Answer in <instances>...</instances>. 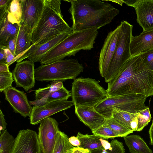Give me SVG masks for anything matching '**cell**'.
<instances>
[{
    "label": "cell",
    "instance_id": "cell-4",
    "mask_svg": "<svg viewBox=\"0 0 153 153\" xmlns=\"http://www.w3.org/2000/svg\"><path fill=\"white\" fill-rule=\"evenodd\" d=\"M45 0V7L42 16L32 35L30 47L42 45L57 36L72 33L73 30L63 18Z\"/></svg>",
    "mask_w": 153,
    "mask_h": 153
},
{
    "label": "cell",
    "instance_id": "cell-1",
    "mask_svg": "<svg viewBox=\"0 0 153 153\" xmlns=\"http://www.w3.org/2000/svg\"><path fill=\"white\" fill-rule=\"evenodd\" d=\"M107 97L140 94L147 97L153 95V72L138 55L131 56L117 75L108 83Z\"/></svg>",
    "mask_w": 153,
    "mask_h": 153
},
{
    "label": "cell",
    "instance_id": "cell-21",
    "mask_svg": "<svg viewBox=\"0 0 153 153\" xmlns=\"http://www.w3.org/2000/svg\"><path fill=\"white\" fill-rule=\"evenodd\" d=\"M8 12L0 20V47L17 36L20 24H12L8 19Z\"/></svg>",
    "mask_w": 153,
    "mask_h": 153
},
{
    "label": "cell",
    "instance_id": "cell-29",
    "mask_svg": "<svg viewBox=\"0 0 153 153\" xmlns=\"http://www.w3.org/2000/svg\"><path fill=\"white\" fill-rule=\"evenodd\" d=\"M63 86L62 81L56 80L51 81V85H48L45 88H39L35 91V100H40L50 93L57 91Z\"/></svg>",
    "mask_w": 153,
    "mask_h": 153
},
{
    "label": "cell",
    "instance_id": "cell-18",
    "mask_svg": "<svg viewBox=\"0 0 153 153\" xmlns=\"http://www.w3.org/2000/svg\"><path fill=\"white\" fill-rule=\"evenodd\" d=\"M75 107V113L79 120L91 131L102 126L106 119L97 111L94 107L78 106Z\"/></svg>",
    "mask_w": 153,
    "mask_h": 153
},
{
    "label": "cell",
    "instance_id": "cell-6",
    "mask_svg": "<svg viewBox=\"0 0 153 153\" xmlns=\"http://www.w3.org/2000/svg\"><path fill=\"white\" fill-rule=\"evenodd\" d=\"M100 81L90 78L74 79L71 92L75 107H94L107 97V92L99 84Z\"/></svg>",
    "mask_w": 153,
    "mask_h": 153
},
{
    "label": "cell",
    "instance_id": "cell-43",
    "mask_svg": "<svg viewBox=\"0 0 153 153\" xmlns=\"http://www.w3.org/2000/svg\"><path fill=\"white\" fill-rule=\"evenodd\" d=\"M74 153H91V151L88 149L80 147H74L73 150Z\"/></svg>",
    "mask_w": 153,
    "mask_h": 153
},
{
    "label": "cell",
    "instance_id": "cell-47",
    "mask_svg": "<svg viewBox=\"0 0 153 153\" xmlns=\"http://www.w3.org/2000/svg\"><path fill=\"white\" fill-rule=\"evenodd\" d=\"M137 117V116L131 122V127L133 131H137L138 124Z\"/></svg>",
    "mask_w": 153,
    "mask_h": 153
},
{
    "label": "cell",
    "instance_id": "cell-7",
    "mask_svg": "<svg viewBox=\"0 0 153 153\" xmlns=\"http://www.w3.org/2000/svg\"><path fill=\"white\" fill-rule=\"evenodd\" d=\"M147 97L133 94L106 97L94 107L95 110L106 119L112 117L114 109L137 114L146 108Z\"/></svg>",
    "mask_w": 153,
    "mask_h": 153
},
{
    "label": "cell",
    "instance_id": "cell-19",
    "mask_svg": "<svg viewBox=\"0 0 153 153\" xmlns=\"http://www.w3.org/2000/svg\"><path fill=\"white\" fill-rule=\"evenodd\" d=\"M153 49V29L132 36L130 43L131 56Z\"/></svg>",
    "mask_w": 153,
    "mask_h": 153
},
{
    "label": "cell",
    "instance_id": "cell-26",
    "mask_svg": "<svg viewBox=\"0 0 153 153\" xmlns=\"http://www.w3.org/2000/svg\"><path fill=\"white\" fill-rule=\"evenodd\" d=\"M137 114L138 113H131L114 108L113 111L112 117L128 129L133 131L131 123L137 116Z\"/></svg>",
    "mask_w": 153,
    "mask_h": 153
},
{
    "label": "cell",
    "instance_id": "cell-25",
    "mask_svg": "<svg viewBox=\"0 0 153 153\" xmlns=\"http://www.w3.org/2000/svg\"><path fill=\"white\" fill-rule=\"evenodd\" d=\"M76 137L81 143L80 148L88 149L90 151L101 148L102 146L100 138L94 135L84 134L78 132Z\"/></svg>",
    "mask_w": 153,
    "mask_h": 153
},
{
    "label": "cell",
    "instance_id": "cell-12",
    "mask_svg": "<svg viewBox=\"0 0 153 153\" xmlns=\"http://www.w3.org/2000/svg\"><path fill=\"white\" fill-rule=\"evenodd\" d=\"M22 10L21 23L32 32L41 19L45 7V0H20Z\"/></svg>",
    "mask_w": 153,
    "mask_h": 153
},
{
    "label": "cell",
    "instance_id": "cell-24",
    "mask_svg": "<svg viewBox=\"0 0 153 153\" xmlns=\"http://www.w3.org/2000/svg\"><path fill=\"white\" fill-rule=\"evenodd\" d=\"M68 136L60 131L57 133L52 153H69L75 147L70 143Z\"/></svg>",
    "mask_w": 153,
    "mask_h": 153
},
{
    "label": "cell",
    "instance_id": "cell-36",
    "mask_svg": "<svg viewBox=\"0 0 153 153\" xmlns=\"http://www.w3.org/2000/svg\"><path fill=\"white\" fill-rule=\"evenodd\" d=\"M12 0H0V20L8 12Z\"/></svg>",
    "mask_w": 153,
    "mask_h": 153
},
{
    "label": "cell",
    "instance_id": "cell-13",
    "mask_svg": "<svg viewBox=\"0 0 153 153\" xmlns=\"http://www.w3.org/2000/svg\"><path fill=\"white\" fill-rule=\"evenodd\" d=\"M34 63L24 60L17 63L12 74L16 87H21L26 92L33 88L35 83Z\"/></svg>",
    "mask_w": 153,
    "mask_h": 153
},
{
    "label": "cell",
    "instance_id": "cell-27",
    "mask_svg": "<svg viewBox=\"0 0 153 153\" xmlns=\"http://www.w3.org/2000/svg\"><path fill=\"white\" fill-rule=\"evenodd\" d=\"M8 21L12 24H21L22 10L20 0H12L7 14Z\"/></svg>",
    "mask_w": 153,
    "mask_h": 153
},
{
    "label": "cell",
    "instance_id": "cell-48",
    "mask_svg": "<svg viewBox=\"0 0 153 153\" xmlns=\"http://www.w3.org/2000/svg\"><path fill=\"white\" fill-rule=\"evenodd\" d=\"M137 0H123V3H125L127 5L132 7L135 3Z\"/></svg>",
    "mask_w": 153,
    "mask_h": 153
},
{
    "label": "cell",
    "instance_id": "cell-44",
    "mask_svg": "<svg viewBox=\"0 0 153 153\" xmlns=\"http://www.w3.org/2000/svg\"><path fill=\"white\" fill-rule=\"evenodd\" d=\"M8 67L6 63H0V73L10 72Z\"/></svg>",
    "mask_w": 153,
    "mask_h": 153
},
{
    "label": "cell",
    "instance_id": "cell-41",
    "mask_svg": "<svg viewBox=\"0 0 153 153\" xmlns=\"http://www.w3.org/2000/svg\"><path fill=\"white\" fill-rule=\"evenodd\" d=\"M68 140L71 144L73 146L80 147L81 143L77 137L73 136L68 138Z\"/></svg>",
    "mask_w": 153,
    "mask_h": 153
},
{
    "label": "cell",
    "instance_id": "cell-35",
    "mask_svg": "<svg viewBox=\"0 0 153 153\" xmlns=\"http://www.w3.org/2000/svg\"><path fill=\"white\" fill-rule=\"evenodd\" d=\"M139 55L147 68L153 72V49L141 53Z\"/></svg>",
    "mask_w": 153,
    "mask_h": 153
},
{
    "label": "cell",
    "instance_id": "cell-22",
    "mask_svg": "<svg viewBox=\"0 0 153 153\" xmlns=\"http://www.w3.org/2000/svg\"><path fill=\"white\" fill-rule=\"evenodd\" d=\"M131 153H152L143 139L139 135H128L123 137Z\"/></svg>",
    "mask_w": 153,
    "mask_h": 153
},
{
    "label": "cell",
    "instance_id": "cell-16",
    "mask_svg": "<svg viewBox=\"0 0 153 153\" xmlns=\"http://www.w3.org/2000/svg\"><path fill=\"white\" fill-rule=\"evenodd\" d=\"M71 33H62L42 45L34 47H30L16 62L17 63L19 62L26 58L33 63L40 62L43 57L46 54L65 39Z\"/></svg>",
    "mask_w": 153,
    "mask_h": 153
},
{
    "label": "cell",
    "instance_id": "cell-9",
    "mask_svg": "<svg viewBox=\"0 0 153 153\" xmlns=\"http://www.w3.org/2000/svg\"><path fill=\"white\" fill-rule=\"evenodd\" d=\"M38 136L43 153H52L56 135L60 131L59 124L54 118L48 117L40 123Z\"/></svg>",
    "mask_w": 153,
    "mask_h": 153
},
{
    "label": "cell",
    "instance_id": "cell-23",
    "mask_svg": "<svg viewBox=\"0 0 153 153\" xmlns=\"http://www.w3.org/2000/svg\"><path fill=\"white\" fill-rule=\"evenodd\" d=\"M71 96V93L63 86L57 91L50 93L40 100L29 101V102L30 105L34 106L42 105L51 101L60 100H67Z\"/></svg>",
    "mask_w": 153,
    "mask_h": 153
},
{
    "label": "cell",
    "instance_id": "cell-39",
    "mask_svg": "<svg viewBox=\"0 0 153 153\" xmlns=\"http://www.w3.org/2000/svg\"><path fill=\"white\" fill-rule=\"evenodd\" d=\"M4 49L5 53L6 63L8 66H9L10 65V63L14 59L15 56L8 49Z\"/></svg>",
    "mask_w": 153,
    "mask_h": 153
},
{
    "label": "cell",
    "instance_id": "cell-31",
    "mask_svg": "<svg viewBox=\"0 0 153 153\" xmlns=\"http://www.w3.org/2000/svg\"><path fill=\"white\" fill-rule=\"evenodd\" d=\"M111 149L106 150L102 147L91 151V153H125L123 143L117 140H113L110 143Z\"/></svg>",
    "mask_w": 153,
    "mask_h": 153
},
{
    "label": "cell",
    "instance_id": "cell-42",
    "mask_svg": "<svg viewBox=\"0 0 153 153\" xmlns=\"http://www.w3.org/2000/svg\"><path fill=\"white\" fill-rule=\"evenodd\" d=\"M102 147L106 150L110 149H111L110 143L106 140L100 138V139Z\"/></svg>",
    "mask_w": 153,
    "mask_h": 153
},
{
    "label": "cell",
    "instance_id": "cell-20",
    "mask_svg": "<svg viewBox=\"0 0 153 153\" xmlns=\"http://www.w3.org/2000/svg\"><path fill=\"white\" fill-rule=\"evenodd\" d=\"M32 32L25 25L21 23L17 35L15 57L10 65L19 59L31 46Z\"/></svg>",
    "mask_w": 153,
    "mask_h": 153
},
{
    "label": "cell",
    "instance_id": "cell-8",
    "mask_svg": "<svg viewBox=\"0 0 153 153\" xmlns=\"http://www.w3.org/2000/svg\"><path fill=\"white\" fill-rule=\"evenodd\" d=\"M119 30L115 50L104 77L105 82L112 80L119 73L126 61L131 57L130 43L133 36V26L127 22L122 21Z\"/></svg>",
    "mask_w": 153,
    "mask_h": 153
},
{
    "label": "cell",
    "instance_id": "cell-15",
    "mask_svg": "<svg viewBox=\"0 0 153 153\" xmlns=\"http://www.w3.org/2000/svg\"><path fill=\"white\" fill-rule=\"evenodd\" d=\"M4 93L5 100L9 102L14 112L24 117L30 116L33 107L24 91L11 86L4 91Z\"/></svg>",
    "mask_w": 153,
    "mask_h": 153
},
{
    "label": "cell",
    "instance_id": "cell-14",
    "mask_svg": "<svg viewBox=\"0 0 153 153\" xmlns=\"http://www.w3.org/2000/svg\"><path fill=\"white\" fill-rule=\"evenodd\" d=\"M119 26L109 32L101 49L99 60V68L101 76L104 78L114 53L117 46Z\"/></svg>",
    "mask_w": 153,
    "mask_h": 153
},
{
    "label": "cell",
    "instance_id": "cell-33",
    "mask_svg": "<svg viewBox=\"0 0 153 153\" xmlns=\"http://www.w3.org/2000/svg\"><path fill=\"white\" fill-rule=\"evenodd\" d=\"M92 131L94 135L100 138L108 139L119 137L112 130L103 126Z\"/></svg>",
    "mask_w": 153,
    "mask_h": 153
},
{
    "label": "cell",
    "instance_id": "cell-46",
    "mask_svg": "<svg viewBox=\"0 0 153 153\" xmlns=\"http://www.w3.org/2000/svg\"><path fill=\"white\" fill-rule=\"evenodd\" d=\"M0 63H6V56L5 52L3 49L0 48Z\"/></svg>",
    "mask_w": 153,
    "mask_h": 153
},
{
    "label": "cell",
    "instance_id": "cell-3",
    "mask_svg": "<svg viewBox=\"0 0 153 153\" xmlns=\"http://www.w3.org/2000/svg\"><path fill=\"white\" fill-rule=\"evenodd\" d=\"M98 32L96 28L73 32L46 54L40 62L41 65L50 64L74 56L81 50H90L94 47Z\"/></svg>",
    "mask_w": 153,
    "mask_h": 153
},
{
    "label": "cell",
    "instance_id": "cell-45",
    "mask_svg": "<svg viewBox=\"0 0 153 153\" xmlns=\"http://www.w3.org/2000/svg\"><path fill=\"white\" fill-rule=\"evenodd\" d=\"M150 138V143L153 146V119L152 120L151 125L149 131Z\"/></svg>",
    "mask_w": 153,
    "mask_h": 153
},
{
    "label": "cell",
    "instance_id": "cell-49",
    "mask_svg": "<svg viewBox=\"0 0 153 153\" xmlns=\"http://www.w3.org/2000/svg\"><path fill=\"white\" fill-rule=\"evenodd\" d=\"M69 153H74L73 152V150L71 152H70Z\"/></svg>",
    "mask_w": 153,
    "mask_h": 153
},
{
    "label": "cell",
    "instance_id": "cell-5",
    "mask_svg": "<svg viewBox=\"0 0 153 153\" xmlns=\"http://www.w3.org/2000/svg\"><path fill=\"white\" fill-rule=\"evenodd\" d=\"M84 67L77 59H66L46 65L34 69L35 80L40 81L74 79L83 71Z\"/></svg>",
    "mask_w": 153,
    "mask_h": 153
},
{
    "label": "cell",
    "instance_id": "cell-37",
    "mask_svg": "<svg viewBox=\"0 0 153 153\" xmlns=\"http://www.w3.org/2000/svg\"><path fill=\"white\" fill-rule=\"evenodd\" d=\"M48 5L59 15H62L61 8V0H45Z\"/></svg>",
    "mask_w": 153,
    "mask_h": 153
},
{
    "label": "cell",
    "instance_id": "cell-17",
    "mask_svg": "<svg viewBox=\"0 0 153 153\" xmlns=\"http://www.w3.org/2000/svg\"><path fill=\"white\" fill-rule=\"evenodd\" d=\"M135 10L137 21L143 31L153 29V0H137L132 6Z\"/></svg>",
    "mask_w": 153,
    "mask_h": 153
},
{
    "label": "cell",
    "instance_id": "cell-34",
    "mask_svg": "<svg viewBox=\"0 0 153 153\" xmlns=\"http://www.w3.org/2000/svg\"><path fill=\"white\" fill-rule=\"evenodd\" d=\"M12 73H0V91L2 92L10 87L14 81Z\"/></svg>",
    "mask_w": 153,
    "mask_h": 153
},
{
    "label": "cell",
    "instance_id": "cell-10",
    "mask_svg": "<svg viewBox=\"0 0 153 153\" xmlns=\"http://www.w3.org/2000/svg\"><path fill=\"white\" fill-rule=\"evenodd\" d=\"M10 153H43L38 134L30 129L19 131L14 139Z\"/></svg>",
    "mask_w": 153,
    "mask_h": 153
},
{
    "label": "cell",
    "instance_id": "cell-2",
    "mask_svg": "<svg viewBox=\"0 0 153 153\" xmlns=\"http://www.w3.org/2000/svg\"><path fill=\"white\" fill-rule=\"evenodd\" d=\"M70 2L73 31L98 29L110 23L119 13L111 4L100 0H64Z\"/></svg>",
    "mask_w": 153,
    "mask_h": 153
},
{
    "label": "cell",
    "instance_id": "cell-32",
    "mask_svg": "<svg viewBox=\"0 0 153 153\" xmlns=\"http://www.w3.org/2000/svg\"><path fill=\"white\" fill-rule=\"evenodd\" d=\"M151 116L149 107L138 113V124L137 131H140L146 126L150 121Z\"/></svg>",
    "mask_w": 153,
    "mask_h": 153
},
{
    "label": "cell",
    "instance_id": "cell-28",
    "mask_svg": "<svg viewBox=\"0 0 153 153\" xmlns=\"http://www.w3.org/2000/svg\"><path fill=\"white\" fill-rule=\"evenodd\" d=\"M102 126L112 130L119 137H124L133 132L121 125L112 117L106 119Z\"/></svg>",
    "mask_w": 153,
    "mask_h": 153
},
{
    "label": "cell",
    "instance_id": "cell-38",
    "mask_svg": "<svg viewBox=\"0 0 153 153\" xmlns=\"http://www.w3.org/2000/svg\"><path fill=\"white\" fill-rule=\"evenodd\" d=\"M17 36L13 39H10L7 43L2 47H0V48L8 49L15 56L16 41Z\"/></svg>",
    "mask_w": 153,
    "mask_h": 153
},
{
    "label": "cell",
    "instance_id": "cell-40",
    "mask_svg": "<svg viewBox=\"0 0 153 153\" xmlns=\"http://www.w3.org/2000/svg\"><path fill=\"white\" fill-rule=\"evenodd\" d=\"M7 124L4 118V115L3 113L1 110L0 109V131H4L6 130Z\"/></svg>",
    "mask_w": 153,
    "mask_h": 153
},
{
    "label": "cell",
    "instance_id": "cell-11",
    "mask_svg": "<svg viewBox=\"0 0 153 153\" xmlns=\"http://www.w3.org/2000/svg\"><path fill=\"white\" fill-rule=\"evenodd\" d=\"M74 105L72 100H63L51 101L42 105L34 106L29 117L30 123L37 124L45 118Z\"/></svg>",
    "mask_w": 153,
    "mask_h": 153
},
{
    "label": "cell",
    "instance_id": "cell-30",
    "mask_svg": "<svg viewBox=\"0 0 153 153\" xmlns=\"http://www.w3.org/2000/svg\"><path fill=\"white\" fill-rule=\"evenodd\" d=\"M15 139L7 129L0 134V153H10Z\"/></svg>",
    "mask_w": 153,
    "mask_h": 153
}]
</instances>
